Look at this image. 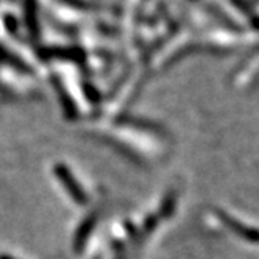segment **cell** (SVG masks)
<instances>
[{"mask_svg":"<svg viewBox=\"0 0 259 259\" xmlns=\"http://www.w3.org/2000/svg\"><path fill=\"white\" fill-rule=\"evenodd\" d=\"M55 175L58 177V180L61 181L64 189L67 191V194L73 200H75V203H78V205H84V203L88 201V197H86L83 188L77 183L75 177L72 175V172L66 167L64 164H57V165H55Z\"/></svg>","mask_w":259,"mask_h":259,"instance_id":"obj_1","label":"cell"},{"mask_svg":"<svg viewBox=\"0 0 259 259\" xmlns=\"http://www.w3.org/2000/svg\"><path fill=\"white\" fill-rule=\"evenodd\" d=\"M219 217H220L222 220H224V224H225L231 231H234L237 236L247 239L248 242H259V230L244 225L242 222H239L237 219L228 215L227 212H219Z\"/></svg>","mask_w":259,"mask_h":259,"instance_id":"obj_2","label":"cell"},{"mask_svg":"<svg viewBox=\"0 0 259 259\" xmlns=\"http://www.w3.org/2000/svg\"><path fill=\"white\" fill-rule=\"evenodd\" d=\"M92 224H94V217H91L89 220H86V222H84V225L81 227V230L78 231V234H77V248H78L81 244H84V240H86L88 234H89L91 230H92Z\"/></svg>","mask_w":259,"mask_h":259,"instance_id":"obj_3","label":"cell"},{"mask_svg":"<svg viewBox=\"0 0 259 259\" xmlns=\"http://www.w3.org/2000/svg\"><path fill=\"white\" fill-rule=\"evenodd\" d=\"M0 259H16V257H13L10 254H0Z\"/></svg>","mask_w":259,"mask_h":259,"instance_id":"obj_4","label":"cell"}]
</instances>
